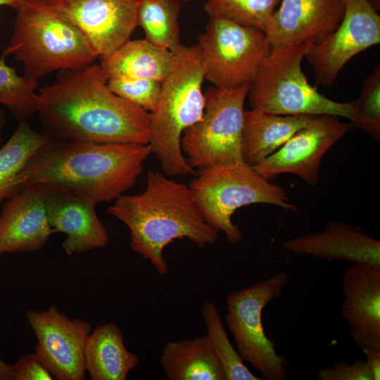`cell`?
<instances>
[{"instance_id":"7a4b0ae2","label":"cell","mask_w":380,"mask_h":380,"mask_svg":"<svg viewBox=\"0 0 380 380\" xmlns=\"http://www.w3.org/2000/svg\"><path fill=\"white\" fill-rule=\"evenodd\" d=\"M149 144H91L51 139L30 158L12 194L38 185L86 198L96 204L118 198L133 187L151 154Z\"/></svg>"},{"instance_id":"d6986e66","label":"cell","mask_w":380,"mask_h":380,"mask_svg":"<svg viewBox=\"0 0 380 380\" xmlns=\"http://www.w3.org/2000/svg\"><path fill=\"white\" fill-rule=\"evenodd\" d=\"M46 203L53 233L67 235L63 248L68 255L108 244V232L96 215V204L91 200L65 192L47 191Z\"/></svg>"},{"instance_id":"44dd1931","label":"cell","mask_w":380,"mask_h":380,"mask_svg":"<svg viewBox=\"0 0 380 380\" xmlns=\"http://www.w3.org/2000/svg\"><path fill=\"white\" fill-rule=\"evenodd\" d=\"M84 364L93 380H125L139 364V357L127 349L119 327L108 322L89 334Z\"/></svg>"},{"instance_id":"30bf717a","label":"cell","mask_w":380,"mask_h":380,"mask_svg":"<svg viewBox=\"0 0 380 380\" xmlns=\"http://www.w3.org/2000/svg\"><path fill=\"white\" fill-rule=\"evenodd\" d=\"M197 45L204 79L218 88L251 83L271 49L263 31L220 17H210Z\"/></svg>"},{"instance_id":"4316f807","label":"cell","mask_w":380,"mask_h":380,"mask_svg":"<svg viewBox=\"0 0 380 380\" xmlns=\"http://www.w3.org/2000/svg\"><path fill=\"white\" fill-rule=\"evenodd\" d=\"M0 58V103L19 121L31 119L37 113L36 96L39 82L19 76L15 69Z\"/></svg>"},{"instance_id":"8992f818","label":"cell","mask_w":380,"mask_h":380,"mask_svg":"<svg viewBox=\"0 0 380 380\" xmlns=\"http://www.w3.org/2000/svg\"><path fill=\"white\" fill-rule=\"evenodd\" d=\"M315 44L308 41L270 49L250 83L247 96L252 108L277 115H331L358 128L355 100L342 103L326 97L303 73L302 61Z\"/></svg>"},{"instance_id":"277c9868","label":"cell","mask_w":380,"mask_h":380,"mask_svg":"<svg viewBox=\"0 0 380 380\" xmlns=\"http://www.w3.org/2000/svg\"><path fill=\"white\" fill-rule=\"evenodd\" d=\"M15 11L2 55L20 61L27 79L39 82L55 71L84 68L99 58L58 0H24Z\"/></svg>"},{"instance_id":"83f0119b","label":"cell","mask_w":380,"mask_h":380,"mask_svg":"<svg viewBox=\"0 0 380 380\" xmlns=\"http://www.w3.org/2000/svg\"><path fill=\"white\" fill-rule=\"evenodd\" d=\"M281 0H208L204 10L209 17H220L239 25L266 30Z\"/></svg>"},{"instance_id":"d6a6232c","label":"cell","mask_w":380,"mask_h":380,"mask_svg":"<svg viewBox=\"0 0 380 380\" xmlns=\"http://www.w3.org/2000/svg\"><path fill=\"white\" fill-rule=\"evenodd\" d=\"M366 357L365 364L372 380L380 379V350L372 348L361 350Z\"/></svg>"},{"instance_id":"8fae6325","label":"cell","mask_w":380,"mask_h":380,"mask_svg":"<svg viewBox=\"0 0 380 380\" xmlns=\"http://www.w3.org/2000/svg\"><path fill=\"white\" fill-rule=\"evenodd\" d=\"M337 29L314 44L306 56L317 83L331 86L353 56L380 42V16L369 0H344Z\"/></svg>"},{"instance_id":"ba28073f","label":"cell","mask_w":380,"mask_h":380,"mask_svg":"<svg viewBox=\"0 0 380 380\" xmlns=\"http://www.w3.org/2000/svg\"><path fill=\"white\" fill-rule=\"evenodd\" d=\"M250 83L233 88L210 87L205 93L202 118L186 128L181 137L189 165L203 170L243 163L244 102Z\"/></svg>"},{"instance_id":"cb8c5ba5","label":"cell","mask_w":380,"mask_h":380,"mask_svg":"<svg viewBox=\"0 0 380 380\" xmlns=\"http://www.w3.org/2000/svg\"><path fill=\"white\" fill-rule=\"evenodd\" d=\"M51 139L37 132L27 123H19L0 148V201L11 196L14 183L30 158Z\"/></svg>"},{"instance_id":"6da1fadb","label":"cell","mask_w":380,"mask_h":380,"mask_svg":"<svg viewBox=\"0 0 380 380\" xmlns=\"http://www.w3.org/2000/svg\"><path fill=\"white\" fill-rule=\"evenodd\" d=\"M42 134L61 141L148 144L150 113L113 93L100 64L58 72L36 96Z\"/></svg>"},{"instance_id":"2e32d148","label":"cell","mask_w":380,"mask_h":380,"mask_svg":"<svg viewBox=\"0 0 380 380\" xmlns=\"http://www.w3.org/2000/svg\"><path fill=\"white\" fill-rule=\"evenodd\" d=\"M341 313L360 349L380 350V268L351 263L343 279Z\"/></svg>"},{"instance_id":"4fadbf2b","label":"cell","mask_w":380,"mask_h":380,"mask_svg":"<svg viewBox=\"0 0 380 380\" xmlns=\"http://www.w3.org/2000/svg\"><path fill=\"white\" fill-rule=\"evenodd\" d=\"M37 345L35 354L58 380L85 379L84 349L91 327L84 320L69 319L51 305L47 310L26 311Z\"/></svg>"},{"instance_id":"4dcf8cb0","label":"cell","mask_w":380,"mask_h":380,"mask_svg":"<svg viewBox=\"0 0 380 380\" xmlns=\"http://www.w3.org/2000/svg\"><path fill=\"white\" fill-rule=\"evenodd\" d=\"M317 378L320 380H372L363 360H357L352 364L336 362L333 367L319 369Z\"/></svg>"},{"instance_id":"e0dca14e","label":"cell","mask_w":380,"mask_h":380,"mask_svg":"<svg viewBox=\"0 0 380 380\" xmlns=\"http://www.w3.org/2000/svg\"><path fill=\"white\" fill-rule=\"evenodd\" d=\"M47 191L30 184L6 201L0 215V255L42 248L53 233L46 210Z\"/></svg>"},{"instance_id":"3957f363","label":"cell","mask_w":380,"mask_h":380,"mask_svg":"<svg viewBox=\"0 0 380 380\" xmlns=\"http://www.w3.org/2000/svg\"><path fill=\"white\" fill-rule=\"evenodd\" d=\"M107 212L130 231L132 249L148 260L161 275L168 271L163 257L166 246L187 239L199 247L215 243L217 232L201 215L189 187L149 171L145 191L120 196Z\"/></svg>"},{"instance_id":"9c48e42d","label":"cell","mask_w":380,"mask_h":380,"mask_svg":"<svg viewBox=\"0 0 380 380\" xmlns=\"http://www.w3.org/2000/svg\"><path fill=\"white\" fill-rule=\"evenodd\" d=\"M289 281L288 274L280 271L267 279L230 293L226 299L224 322L236 350L262 379L287 378L286 360L277 353L275 343L266 336L262 312L281 293Z\"/></svg>"},{"instance_id":"74e56055","label":"cell","mask_w":380,"mask_h":380,"mask_svg":"<svg viewBox=\"0 0 380 380\" xmlns=\"http://www.w3.org/2000/svg\"><path fill=\"white\" fill-rule=\"evenodd\" d=\"M186 1H194V0H185Z\"/></svg>"},{"instance_id":"f546056e","label":"cell","mask_w":380,"mask_h":380,"mask_svg":"<svg viewBox=\"0 0 380 380\" xmlns=\"http://www.w3.org/2000/svg\"><path fill=\"white\" fill-rule=\"evenodd\" d=\"M360 118L358 128L380 139V66L376 65L373 72L364 82L360 98L355 100Z\"/></svg>"},{"instance_id":"5bb4252c","label":"cell","mask_w":380,"mask_h":380,"mask_svg":"<svg viewBox=\"0 0 380 380\" xmlns=\"http://www.w3.org/2000/svg\"><path fill=\"white\" fill-rule=\"evenodd\" d=\"M98 57L130 39L137 27V0H58Z\"/></svg>"},{"instance_id":"836d02e7","label":"cell","mask_w":380,"mask_h":380,"mask_svg":"<svg viewBox=\"0 0 380 380\" xmlns=\"http://www.w3.org/2000/svg\"><path fill=\"white\" fill-rule=\"evenodd\" d=\"M0 380H14L13 366L0 358Z\"/></svg>"},{"instance_id":"7c38bea8","label":"cell","mask_w":380,"mask_h":380,"mask_svg":"<svg viewBox=\"0 0 380 380\" xmlns=\"http://www.w3.org/2000/svg\"><path fill=\"white\" fill-rule=\"evenodd\" d=\"M353 127L350 122H343L337 116L315 115L277 151L253 167L269 181L287 173L316 186L324 155Z\"/></svg>"},{"instance_id":"ac0fdd59","label":"cell","mask_w":380,"mask_h":380,"mask_svg":"<svg viewBox=\"0 0 380 380\" xmlns=\"http://www.w3.org/2000/svg\"><path fill=\"white\" fill-rule=\"evenodd\" d=\"M283 247L295 255L380 268V241L369 236L360 226L338 221H329L322 231L286 240Z\"/></svg>"},{"instance_id":"52a82bcc","label":"cell","mask_w":380,"mask_h":380,"mask_svg":"<svg viewBox=\"0 0 380 380\" xmlns=\"http://www.w3.org/2000/svg\"><path fill=\"white\" fill-rule=\"evenodd\" d=\"M189 187L205 222L217 232H223L232 244L243 238L241 230L232 221L237 209L266 203L286 210H297L283 188L264 179L245 163L199 170Z\"/></svg>"},{"instance_id":"d4e9b609","label":"cell","mask_w":380,"mask_h":380,"mask_svg":"<svg viewBox=\"0 0 380 380\" xmlns=\"http://www.w3.org/2000/svg\"><path fill=\"white\" fill-rule=\"evenodd\" d=\"M177 0H137V23L151 43L170 51L180 43Z\"/></svg>"},{"instance_id":"d590c367","label":"cell","mask_w":380,"mask_h":380,"mask_svg":"<svg viewBox=\"0 0 380 380\" xmlns=\"http://www.w3.org/2000/svg\"><path fill=\"white\" fill-rule=\"evenodd\" d=\"M6 122V113L3 110L0 109V134L2 129H4L5 126Z\"/></svg>"},{"instance_id":"e575fe53","label":"cell","mask_w":380,"mask_h":380,"mask_svg":"<svg viewBox=\"0 0 380 380\" xmlns=\"http://www.w3.org/2000/svg\"><path fill=\"white\" fill-rule=\"evenodd\" d=\"M24 0H0V6H8L15 9Z\"/></svg>"},{"instance_id":"484cf974","label":"cell","mask_w":380,"mask_h":380,"mask_svg":"<svg viewBox=\"0 0 380 380\" xmlns=\"http://www.w3.org/2000/svg\"><path fill=\"white\" fill-rule=\"evenodd\" d=\"M201 315L207 336L224 369L226 380H260L246 366L236 349L231 343L220 312L213 301L205 302Z\"/></svg>"},{"instance_id":"ffe728a7","label":"cell","mask_w":380,"mask_h":380,"mask_svg":"<svg viewBox=\"0 0 380 380\" xmlns=\"http://www.w3.org/2000/svg\"><path fill=\"white\" fill-rule=\"evenodd\" d=\"M315 115H277L252 108L245 110L242 137L243 162L253 167L281 147Z\"/></svg>"},{"instance_id":"7402d4cb","label":"cell","mask_w":380,"mask_h":380,"mask_svg":"<svg viewBox=\"0 0 380 380\" xmlns=\"http://www.w3.org/2000/svg\"><path fill=\"white\" fill-rule=\"evenodd\" d=\"M160 365L170 380H226L222 365L206 334L166 343Z\"/></svg>"},{"instance_id":"5b68a950","label":"cell","mask_w":380,"mask_h":380,"mask_svg":"<svg viewBox=\"0 0 380 380\" xmlns=\"http://www.w3.org/2000/svg\"><path fill=\"white\" fill-rule=\"evenodd\" d=\"M171 52L172 67L161 82L158 101L150 113L148 144L165 175H195L180 141L184 131L203 117L204 70L197 44H181Z\"/></svg>"},{"instance_id":"1f68e13d","label":"cell","mask_w":380,"mask_h":380,"mask_svg":"<svg viewBox=\"0 0 380 380\" xmlns=\"http://www.w3.org/2000/svg\"><path fill=\"white\" fill-rule=\"evenodd\" d=\"M13 366L14 380H52L53 376L35 354L22 356Z\"/></svg>"},{"instance_id":"9a60e30c","label":"cell","mask_w":380,"mask_h":380,"mask_svg":"<svg viewBox=\"0 0 380 380\" xmlns=\"http://www.w3.org/2000/svg\"><path fill=\"white\" fill-rule=\"evenodd\" d=\"M344 0H281L265 34L270 48L324 39L341 23Z\"/></svg>"},{"instance_id":"f1b7e54d","label":"cell","mask_w":380,"mask_h":380,"mask_svg":"<svg viewBox=\"0 0 380 380\" xmlns=\"http://www.w3.org/2000/svg\"><path fill=\"white\" fill-rule=\"evenodd\" d=\"M108 88L131 103L151 113L158 101L161 82L148 78L113 77L107 79Z\"/></svg>"},{"instance_id":"603a6c76","label":"cell","mask_w":380,"mask_h":380,"mask_svg":"<svg viewBox=\"0 0 380 380\" xmlns=\"http://www.w3.org/2000/svg\"><path fill=\"white\" fill-rule=\"evenodd\" d=\"M99 58L106 80L125 77L162 82L172 67L173 54L146 39H129L111 53Z\"/></svg>"},{"instance_id":"8d00e7d4","label":"cell","mask_w":380,"mask_h":380,"mask_svg":"<svg viewBox=\"0 0 380 380\" xmlns=\"http://www.w3.org/2000/svg\"><path fill=\"white\" fill-rule=\"evenodd\" d=\"M1 140H2V138H1V136L0 134V142L1 141Z\"/></svg>"}]
</instances>
